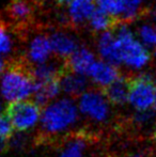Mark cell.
Returning <instances> with one entry per match:
<instances>
[{"label":"cell","instance_id":"cell-1","mask_svg":"<svg viewBox=\"0 0 156 157\" xmlns=\"http://www.w3.org/2000/svg\"><path fill=\"white\" fill-rule=\"evenodd\" d=\"M80 117L77 101L67 96L59 97L43 107L40 129L44 136H61L75 127Z\"/></svg>","mask_w":156,"mask_h":157},{"label":"cell","instance_id":"cell-2","mask_svg":"<svg viewBox=\"0 0 156 157\" xmlns=\"http://www.w3.org/2000/svg\"><path fill=\"white\" fill-rule=\"evenodd\" d=\"M36 81L29 66L21 62L12 63L0 78V95L8 104L27 101L33 96Z\"/></svg>","mask_w":156,"mask_h":157},{"label":"cell","instance_id":"cell-3","mask_svg":"<svg viewBox=\"0 0 156 157\" xmlns=\"http://www.w3.org/2000/svg\"><path fill=\"white\" fill-rule=\"evenodd\" d=\"M118 52L120 64L131 70H141L150 62V52L146 47L135 36L134 32L125 23H119L116 26Z\"/></svg>","mask_w":156,"mask_h":157},{"label":"cell","instance_id":"cell-4","mask_svg":"<svg viewBox=\"0 0 156 157\" xmlns=\"http://www.w3.org/2000/svg\"><path fill=\"white\" fill-rule=\"evenodd\" d=\"M80 116L96 125L106 124L111 118V104L101 89H88L77 98Z\"/></svg>","mask_w":156,"mask_h":157},{"label":"cell","instance_id":"cell-5","mask_svg":"<svg viewBox=\"0 0 156 157\" xmlns=\"http://www.w3.org/2000/svg\"><path fill=\"white\" fill-rule=\"evenodd\" d=\"M43 108L34 101H23L9 104L6 109L14 132L27 134L28 132L40 126Z\"/></svg>","mask_w":156,"mask_h":157},{"label":"cell","instance_id":"cell-6","mask_svg":"<svg viewBox=\"0 0 156 157\" xmlns=\"http://www.w3.org/2000/svg\"><path fill=\"white\" fill-rule=\"evenodd\" d=\"M155 82L150 74H140L131 78L128 104L135 111H148L155 104Z\"/></svg>","mask_w":156,"mask_h":157},{"label":"cell","instance_id":"cell-7","mask_svg":"<svg viewBox=\"0 0 156 157\" xmlns=\"http://www.w3.org/2000/svg\"><path fill=\"white\" fill-rule=\"evenodd\" d=\"M87 77L91 79V81L98 89L105 90L120 78L121 73L115 64L104 60H97L89 71Z\"/></svg>","mask_w":156,"mask_h":157},{"label":"cell","instance_id":"cell-8","mask_svg":"<svg viewBox=\"0 0 156 157\" xmlns=\"http://www.w3.org/2000/svg\"><path fill=\"white\" fill-rule=\"evenodd\" d=\"M52 54L50 37L46 34H38L32 37L26 52V60L31 65L45 63L49 61Z\"/></svg>","mask_w":156,"mask_h":157},{"label":"cell","instance_id":"cell-9","mask_svg":"<svg viewBox=\"0 0 156 157\" xmlns=\"http://www.w3.org/2000/svg\"><path fill=\"white\" fill-rule=\"evenodd\" d=\"M52 47V54L57 58L67 61L80 46L73 34L65 31H55L49 35Z\"/></svg>","mask_w":156,"mask_h":157},{"label":"cell","instance_id":"cell-10","mask_svg":"<svg viewBox=\"0 0 156 157\" xmlns=\"http://www.w3.org/2000/svg\"><path fill=\"white\" fill-rule=\"evenodd\" d=\"M59 82H60L61 92L65 96L71 97V98H75V97L78 98L81 94L88 90L87 77L72 72L67 67L61 74Z\"/></svg>","mask_w":156,"mask_h":157},{"label":"cell","instance_id":"cell-11","mask_svg":"<svg viewBox=\"0 0 156 157\" xmlns=\"http://www.w3.org/2000/svg\"><path fill=\"white\" fill-rule=\"evenodd\" d=\"M95 56L93 52L85 46H80L67 61L65 67L74 73L83 75L87 77L89 71L95 63Z\"/></svg>","mask_w":156,"mask_h":157},{"label":"cell","instance_id":"cell-12","mask_svg":"<svg viewBox=\"0 0 156 157\" xmlns=\"http://www.w3.org/2000/svg\"><path fill=\"white\" fill-rule=\"evenodd\" d=\"M96 10L95 0H74L69 4L67 17L74 26H82L89 23Z\"/></svg>","mask_w":156,"mask_h":157},{"label":"cell","instance_id":"cell-13","mask_svg":"<svg viewBox=\"0 0 156 157\" xmlns=\"http://www.w3.org/2000/svg\"><path fill=\"white\" fill-rule=\"evenodd\" d=\"M96 47H97L98 55H100L101 58L104 61L112 63L115 65L120 64L117 39H116L115 32L109 30V31L101 33L98 35Z\"/></svg>","mask_w":156,"mask_h":157},{"label":"cell","instance_id":"cell-14","mask_svg":"<svg viewBox=\"0 0 156 157\" xmlns=\"http://www.w3.org/2000/svg\"><path fill=\"white\" fill-rule=\"evenodd\" d=\"M6 12L16 25H28L33 17L34 8L31 0H11Z\"/></svg>","mask_w":156,"mask_h":157},{"label":"cell","instance_id":"cell-15","mask_svg":"<svg viewBox=\"0 0 156 157\" xmlns=\"http://www.w3.org/2000/svg\"><path fill=\"white\" fill-rule=\"evenodd\" d=\"M61 93V88L59 79L43 82H36V89L32 96V101H36L42 108L45 107L55 99L59 98V94Z\"/></svg>","mask_w":156,"mask_h":157},{"label":"cell","instance_id":"cell-16","mask_svg":"<svg viewBox=\"0 0 156 157\" xmlns=\"http://www.w3.org/2000/svg\"><path fill=\"white\" fill-rule=\"evenodd\" d=\"M131 78L121 76L118 80L111 83L104 91L106 97L113 106H124L128 103Z\"/></svg>","mask_w":156,"mask_h":157},{"label":"cell","instance_id":"cell-17","mask_svg":"<svg viewBox=\"0 0 156 157\" xmlns=\"http://www.w3.org/2000/svg\"><path fill=\"white\" fill-rule=\"evenodd\" d=\"M65 70V64L61 65L58 62L47 61L45 63L33 65L31 71V75L36 82H43V81L57 80L60 78L61 74Z\"/></svg>","mask_w":156,"mask_h":157},{"label":"cell","instance_id":"cell-18","mask_svg":"<svg viewBox=\"0 0 156 157\" xmlns=\"http://www.w3.org/2000/svg\"><path fill=\"white\" fill-rule=\"evenodd\" d=\"M87 149V140L81 136H74L63 143L58 157H86Z\"/></svg>","mask_w":156,"mask_h":157},{"label":"cell","instance_id":"cell-19","mask_svg":"<svg viewBox=\"0 0 156 157\" xmlns=\"http://www.w3.org/2000/svg\"><path fill=\"white\" fill-rule=\"evenodd\" d=\"M89 26L93 31L95 32H106L111 29H115V27L119 24V21L115 17L110 16L106 12L102 11L101 9H96L95 12L92 14L91 18L89 21Z\"/></svg>","mask_w":156,"mask_h":157},{"label":"cell","instance_id":"cell-20","mask_svg":"<svg viewBox=\"0 0 156 157\" xmlns=\"http://www.w3.org/2000/svg\"><path fill=\"white\" fill-rule=\"evenodd\" d=\"M144 0H123V13L120 23H129L139 16Z\"/></svg>","mask_w":156,"mask_h":157},{"label":"cell","instance_id":"cell-21","mask_svg":"<svg viewBox=\"0 0 156 157\" xmlns=\"http://www.w3.org/2000/svg\"><path fill=\"white\" fill-rule=\"evenodd\" d=\"M95 2L98 9L120 21L123 13V0H95Z\"/></svg>","mask_w":156,"mask_h":157},{"label":"cell","instance_id":"cell-22","mask_svg":"<svg viewBox=\"0 0 156 157\" xmlns=\"http://www.w3.org/2000/svg\"><path fill=\"white\" fill-rule=\"evenodd\" d=\"M139 41L146 47L156 48V26L151 24H144L138 28L137 31Z\"/></svg>","mask_w":156,"mask_h":157},{"label":"cell","instance_id":"cell-23","mask_svg":"<svg viewBox=\"0 0 156 157\" xmlns=\"http://www.w3.org/2000/svg\"><path fill=\"white\" fill-rule=\"evenodd\" d=\"M13 50V40L6 25L0 21V55L6 56Z\"/></svg>","mask_w":156,"mask_h":157},{"label":"cell","instance_id":"cell-24","mask_svg":"<svg viewBox=\"0 0 156 157\" xmlns=\"http://www.w3.org/2000/svg\"><path fill=\"white\" fill-rule=\"evenodd\" d=\"M14 135V128L11 124L6 114L0 116V141L8 142L11 137Z\"/></svg>","mask_w":156,"mask_h":157},{"label":"cell","instance_id":"cell-25","mask_svg":"<svg viewBox=\"0 0 156 157\" xmlns=\"http://www.w3.org/2000/svg\"><path fill=\"white\" fill-rule=\"evenodd\" d=\"M153 112L152 110H148V111H136L133 116V122L136 123L137 125H143L148 123L151 119L153 118Z\"/></svg>","mask_w":156,"mask_h":157},{"label":"cell","instance_id":"cell-26","mask_svg":"<svg viewBox=\"0 0 156 157\" xmlns=\"http://www.w3.org/2000/svg\"><path fill=\"white\" fill-rule=\"evenodd\" d=\"M6 62H4L3 58H2V56L0 55V76H1L2 74L4 73V71H6Z\"/></svg>","mask_w":156,"mask_h":157},{"label":"cell","instance_id":"cell-27","mask_svg":"<svg viewBox=\"0 0 156 157\" xmlns=\"http://www.w3.org/2000/svg\"><path fill=\"white\" fill-rule=\"evenodd\" d=\"M72 1H74V0H56V2L59 6H67V4L71 3Z\"/></svg>","mask_w":156,"mask_h":157},{"label":"cell","instance_id":"cell-28","mask_svg":"<svg viewBox=\"0 0 156 157\" xmlns=\"http://www.w3.org/2000/svg\"><path fill=\"white\" fill-rule=\"evenodd\" d=\"M150 13H151V15H152L153 17H155V18H156V2H155L154 4H153L152 6H151Z\"/></svg>","mask_w":156,"mask_h":157},{"label":"cell","instance_id":"cell-29","mask_svg":"<svg viewBox=\"0 0 156 157\" xmlns=\"http://www.w3.org/2000/svg\"><path fill=\"white\" fill-rule=\"evenodd\" d=\"M6 145H8V142H2V141H0V153L6 150Z\"/></svg>","mask_w":156,"mask_h":157},{"label":"cell","instance_id":"cell-30","mask_svg":"<svg viewBox=\"0 0 156 157\" xmlns=\"http://www.w3.org/2000/svg\"><path fill=\"white\" fill-rule=\"evenodd\" d=\"M152 139L154 141H156V124H155L154 128H153V130H152Z\"/></svg>","mask_w":156,"mask_h":157},{"label":"cell","instance_id":"cell-31","mask_svg":"<svg viewBox=\"0 0 156 157\" xmlns=\"http://www.w3.org/2000/svg\"><path fill=\"white\" fill-rule=\"evenodd\" d=\"M3 110H4L3 104H2V101L0 99V116H1V114H3Z\"/></svg>","mask_w":156,"mask_h":157},{"label":"cell","instance_id":"cell-32","mask_svg":"<svg viewBox=\"0 0 156 157\" xmlns=\"http://www.w3.org/2000/svg\"><path fill=\"white\" fill-rule=\"evenodd\" d=\"M33 1H36V2H45L46 0H33Z\"/></svg>","mask_w":156,"mask_h":157},{"label":"cell","instance_id":"cell-33","mask_svg":"<svg viewBox=\"0 0 156 157\" xmlns=\"http://www.w3.org/2000/svg\"><path fill=\"white\" fill-rule=\"evenodd\" d=\"M154 106H155V109H156V91H155V104H154Z\"/></svg>","mask_w":156,"mask_h":157},{"label":"cell","instance_id":"cell-34","mask_svg":"<svg viewBox=\"0 0 156 157\" xmlns=\"http://www.w3.org/2000/svg\"><path fill=\"white\" fill-rule=\"evenodd\" d=\"M155 56H156V48H155Z\"/></svg>","mask_w":156,"mask_h":157}]
</instances>
